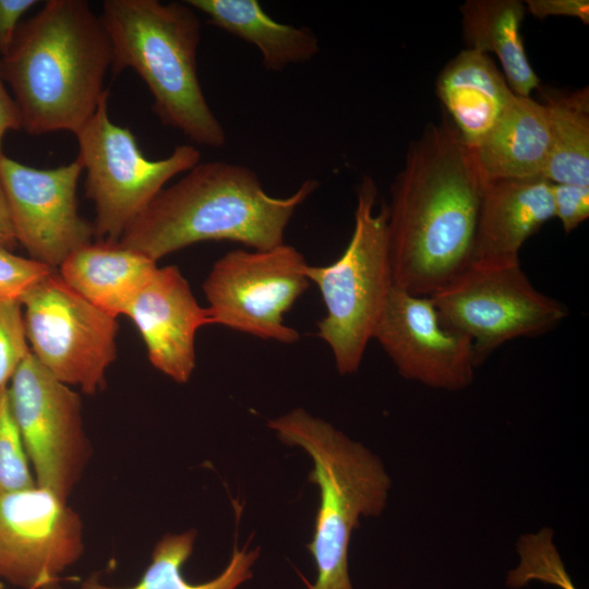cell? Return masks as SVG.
Listing matches in <instances>:
<instances>
[{"instance_id":"1","label":"cell","mask_w":589,"mask_h":589,"mask_svg":"<svg viewBox=\"0 0 589 589\" xmlns=\"http://www.w3.org/2000/svg\"><path fill=\"white\" fill-rule=\"evenodd\" d=\"M484 183L446 116L409 145L387 204L395 286L431 297L470 265Z\"/></svg>"},{"instance_id":"2","label":"cell","mask_w":589,"mask_h":589,"mask_svg":"<svg viewBox=\"0 0 589 589\" xmlns=\"http://www.w3.org/2000/svg\"><path fill=\"white\" fill-rule=\"evenodd\" d=\"M109 35L85 0H49L20 23L5 56L4 82L13 93L21 129L31 135L76 133L108 91Z\"/></svg>"},{"instance_id":"3","label":"cell","mask_w":589,"mask_h":589,"mask_svg":"<svg viewBox=\"0 0 589 589\" xmlns=\"http://www.w3.org/2000/svg\"><path fill=\"white\" fill-rule=\"evenodd\" d=\"M308 179L286 197L267 194L256 172L225 160L199 163L164 188L123 232L119 244L154 262L203 241L268 250L284 241L296 209L318 188Z\"/></svg>"},{"instance_id":"4","label":"cell","mask_w":589,"mask_h":589,"mask_svg":"<svg viewBox=\"0 0 589 589\" xmlns=\"http://www.w3.org/2000/svg\"><path fill=\"white\" fill-rule=\"evenodd\" d=\"M99 16L112 46V74L133 69L165 127L197 145L225 146V128L209 107L197 74L196 11L185 1L106 0Z\"/></svg>"},{"instance_id":"5","label":"cell","mask_w":589,"mask_h":589,"mask_svg":"<svg viewBox=\"0 0 589 589\" xmlns=\"http://www.w3.org/2000/svg\"><path fill=\"white\" fill-rule=\"evenodd\" d=\"M279 440L302 447L313 460L309 480L320 489L314 533L306 545L317 570L309 589H353L348 549L361 516H377L386 505L390 479L382 461L332 424L298 408L268 421Z\"/></svg>"},{"instance_id":"6","label":"cell","mask_w":589,"mask_h":589,"mask_svg":"<svg viewBox=\"0 0 589 589\" xmlns=\"http://www.w3.org/2000/svg\"><path fill=\"white\" fill-rule=\"evenodd\" d=\"M377 195L374 179L363 177L345 251L332 264L305 267L326 309L317 322V336L329 347L341 375L358 371L394 287L387 203L377 207Z\"/></svg>"},{"instance_id":"7","label":"cell","mask_w":589,"mask_h":589,"mask_svg":"<svg viewBox=\"0 0 589 589\" xmlns=\"http://www.w3.org/2000/svg\"><path fill=\"white\" fill-rule=\"evenodd\" d=\"M108 98L109 91L75 133L76 159L86 170V196L95 205L94 236L119 242L171 178L201 161V153L194 145L183 144L166 158L147 159L132 131L111 121Z\"/></svg>"},{"instance_id":"8","label":"cell","mask_w":589,"mask_h":589,"mask_svg":"<svg viewBox=\"0 0 589 589\" xmlns=\"http://www.w3.org/2000/svg\"><path fill=\"white\" fill-rule=\"evenodd\" d=\"M431 299L444 322L470 338L478 366L504 342L543 335L568 315L534 288L519 260L472 262Z\"/></svg>"},{"instance_id":"9","label":"cell","mask_w":589,"mask_h":589,"mask_svg":"<svg viewBox=\"0 0 589 589\" xmlns=\"http://www.w3.org/2000/svg\"><path fill=\"white\" fill-rule=\"evenodd\" d=\"M31 352L58 381L93 395L117 357V317L93 305L55 269L20 299Z\"/></svg>"},{"instance_id":"10","label":"cell","mask_w":589,"mask_h":589,"mask_svg":"<svg viewBox=\"0 0 589 589\" xmlns=\"http://www.w3.org/2000/svg\"><path fill=\"white\" fill-rule=\"evenodd\" d=\"M308 263L294 247L235 250L218 259L203 283L212 324L262 339L293 344L299 333L284 323L309 288Z\"/></svg>"},{"instance_id":"11","label":"cell","mask_w":589,"mask_h":589,"mask_svg":"<svg viewBox=\"0 0 589 589\" xmlns=\"http://www.w3.org/2000/svg\"><path fill=\"white\" fill-rule=\"evenodd\" d=\"M8 393L37 486L68 502L92 456L80 395L32 352L11 377Z\"/></svg>"},{"instance_id":"12","label":"cell","mask_w":589,"mask_h":589,"mask_svg":"<svg viewBox=\"0 0 589 589\" xmlns=\"http://www.w3.org/2000/svg\"><path fill=\"white\" fill-rule=\"evenodd\" d=\"M83 552V521L67 501L39 486L0 493V580L41 589Z\"/></svg>"},{"instance_id":"13","label":"cell","mask_w":589,"mask_h":589,"mask_svg":"<svg viewBox=\"0 0 589 589\" xmlns=\"http://www.w3.org/2000/svg\"><path fill=\"white\" fill-rule=\"evenodd\" d=\"M82 170L77 159L38 169L0 156V179L16 240L29 259L53 269L94 237L93 224L77 211L76 187Z\"/></svg>"},{"instance_id":"14","label":"cell","mask_w":589,"mask_h":589,"mask_svg":"<svg viewBox=\"0 0 589 589\" xmlns=\"http://www.w3.org/2000/svg\"><path fill=\"white\" fill-rule=\"evenodd\" d=\"M372 339L407 380L452 392L473 382L472 341L444 322L431 297L394 285Z\"/></svg>"},{"instance_id":"15","label":"cell","mask_w":589,"mask_h":589,"mask_svg":"<svg viewBox=\"0 0 589 589\" xmlns=\"http://www.w3.org/2000/svg\"><path fill=\"white\" fill-rule=\"evenodd\" d=\"M137 327L154 368L177 383H187L195 368V334L209 325L180 269L156 267L127 314Z\"/></svg>"},{"instance_id":"16","label":"cell","mask_w":589,"mask_h":589,"mask_svg":"<svg viewBox=\"0 0 589 589\" xmlns=\"http://www.w3.org/2000/svg\"><path fill=\"white\" fill-rule=\"evenodd\" d=\"M553 217L551 182L544 178L485 181L471 263L518 261L526 240Z\"/></svg>"},{"instance_id":"17","label":"cell","mask_w":589,"mask_h":589,"mask_svg":"<svg viewBox=\"0 0 589 589\" xmlns=\"http://www.w3.org/2000/svg\"><path fill=\"white\" fill-rule=\"evenodd\" d=\"M435 87L446 118L469 149L490 132L515 95L491 56L468 48L443 68Z\"/></svg>"},{"instance_id":"18","label":"cell","mask_w":589,"mask_h":589,"mask_svg":"<svg viewBox=\"0 0 589 589\" xmlns=\"http://www.w3.org/2000/svg\"><path fill=\"white\" fill-rule=\"evenodd\" d=\"M550 136L544 105L514 95L494 127L469 149L484 181L543 178Z\"/></svg>"},{"instance_id":"19","label":"cell","mask_w":589,"mask_h":589,"mask_svg":"<svg viewBox=\"0 0 589 589\" xmlns=\"http://www.w3.org/2000/svg\"><path fill=\"white\" fill-rule=\"evenodd\" d=\"M59 267L67 285L117 317L127 314L157 264L119 242L98 240L72 252Z\"/></svg>"},{"instance_id":"20","label":"cell","mask_w":589,"mask_h":589,"mask_svg":"<svg viewBox=\"0 0 589 589\" xmlns=\"http://www.w3.org/2000/svg\"><path fill=\"white\" fill-rule=\"evenodd\" d=\"M208 23L253 45L268 71L304 63L320 52L318 38L305 26L273 20L256 0H187Z\"/></svg>"},{"instance_id":"21","label":"cell","mask_w":589,"mask_h":589,"mask_svg":"<svg viewBox=\"0 0 589 589\" xmlns=\"http://www.w3.org/2000/svg\"><path fill=\"white\" fill-rule=\"evenodd\" d=\"M526 12L525 3L518 0H468L460 7L467 48L497 57L512 92L530 97L540 80L528 60L520 32Z\"/></svg>"},{"instance_id":"22","label":"cell","mask_w":589,"mask_h":589,"mask_svg":"<svg viewBox=\"0 0 589 589\" xmlns=\"http://www.w3.org/2000/svg\"><path fill=\"white\" fill-rule=\"evenodd\" d=\"M549 156L543 178L589 187V91L546 93Z\"/></svg>"},{"instance_id":"23","label":"cell","mask_w":589,"mask_h":589,"mask_svg":"<svg viewBox=\"0 0 589 589\" xmlns=\"http://www.w3.org/2000/svg\"><path fill=\"white\" fill-rule=\"evenodd\" d=\"M195 538L194 530L165 534L155 544L151 563L134 586L111 587L103 584L99 576L91 575L80 589H237L252 578L260 549L248 551L245 545L240 550L236 543L228 565L217 577L202 584L188 581L182 568L193 552Z\"/></svg>"},{"instance_id":"24","label":"cell","mask_w":589,"mask_h":589,"mask_svg":"<svg viewBox=\"0 0 589 589\" xmlns=\"http://www.w3.org/2000/svg\"><path fill=\"white\" fill-rule=\"evenodd\" d=\"M37 486L13 418L8 385L0 388V493Z\"/></svg>"},{"instance_id":"25","label":"cell","mask_w":589,"mask_h":589,"mask_svg":"<svg viewBox=\"0 0 589 589\" xmlns=\"http://www.w3.org/2000/svg\"><path fill=\"white\" fill-rule=\"evenodd\" d=\"M31 352L19 300L0 299V388Z\"/></svg>"},{"instance_id":"26","label":"cell","mask_w":589,"mask_h":589,"mask_svg":"<svg viewBox=\"0 0 589 589\" xmlns=\"http://www.w3.org/2000/svg\"><path fill=\"white\" fill-rule=\"evenodd\" d=\"M55 269L0 248V299L19 300L38 280Z\"/></svg>"},{"instance_id":"27","label":"cell","mask_w":589,"mask_h":589,"mask_svg":"<svg viewBox=\"0 0 589 589\" xmlns=\"http://www.w3.org/2000/svg\"><path fill=\"white\" fill-rule=\"evenodd\" d=\"M551 192L554 217L569 233L589 216V187L551 182Z\"/></svg>"},{"instance_id":"28","label":"cell","mask_w":589,"mask_h":589,"mask_svg":"<svg viewBox=\"0 0 589 589\" xmlns=\"http://www.w3.org/2000/svg\"><path fill=\"white\" fill-rule=\"evenodd\" d=\"M526 10L537 19L548 16L575 17L584 24L589 23L588 0H527Z\"/></svg>"},{"instance_id":"29","label":"cell","mask_w":589,"mask_h":589,"mask_svg":"<svg viewBox=\"0 0 589 589\" xmlns=\"http://www.w3.org/2000/svg\"><path fill=\"white\" fill-rule=\"evenodd\" d=\"M37 0H0V58L7 55L22 16Z\"/></svg>"},{"instance_id":"30","label":"cell","mask_w":589,"mask_h":589,"mask_svg":"<svg viewBox=\"0 0 589 589\" xmlns=\"http://www.w3.org/2000/svg\"><path fill=\"white\" fill-rule=\"evenodd\" d=\"M4 83L0 69V156L3 154L2 142L7 132L21 129L17 107Z\"/></svg>"},{"instance_id":"31","label":"cell","mask_w":589,"mask_h":589,"mask_svg":"<svg viewBox=\"0 0 589 589\" xmlns=\"http://www.w3.org/2000/svg\"><path fill=\"white\" fill-rule=\"evenodd\" d=\"M17 245L5 192L0 179V248L13 251Z\"/></svg>"},{"instance_id":"32","label":"cell","mask_w":589,"mask_h":589,"mask_svg":"<svg viewBox=\"0 0 589 589\" xmlns=\"http://www.w3.org/2000/svg\"><path fill=\"white\" fill-rule=\"evenodd\" d=\"M41 589H63L60 584L56 580V581H52V582H49L47 584L46 586H44Z\"/></svg>"}]
</instances>
